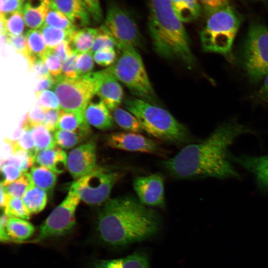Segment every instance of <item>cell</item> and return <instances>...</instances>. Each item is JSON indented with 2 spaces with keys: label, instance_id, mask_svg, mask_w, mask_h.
<instances>
[{
  "label": "cell",
  "instance_id": "obj_46",
  "mask_svg": "<svg viewBox=\"0 0 268 268\" xmlns=\"http://www.w3.org/2000/svg\"><path fill=\"white\" fill-rule=\"evenodd\" d=\"M201 9L207 17L215 12L230 4L231 0H199Z\"/></svg>",
  "mask_w": 268,
  "mask_h": 268
},
{
  "label": "cell",
  "instance_id": "obj_51",
  "mask_svg": "<svg viewBox=\"0 0 268 268\" xmlns=\"http://www.w3.org/2000/svg\"><path fill=\"white\" fill-rule=\"evenodd\" d=\"M26 0H0V14L22 11Z\"/></svg>",
  "mask_w": 268,
  "mask_h": 268
},
{
  "label": "cell",
  "instance_id": "obj_53",
  "mask_svg": "<svg viewBox=\"0 0 268 268\" xmlns=\"http://www.w3.org/2000/svg\"><path fill=\"white\" fill-rule=\"evenodd\" d=\"M54 52L63 63L72 55L74 52L71 49L69 42L67 40H65L58 44L53 49Z\"/></svg>",
  "mask_w": 268,
  "mask_h": 268
},
{
  "label": "cell",
  "instance_id": "obj_58",
  "mask_svg": "<svg viewBox=\"0 0 268 268\" xmlns=\"http://www.w3.org/2000/svg\"><path fill=\"white\" fill-rule=\"evenodd\" d=\"M265 99L268 100V95L267 96V97H266V98Z\"/></svg>",
  "mask_w": 268,
  "mask_h": 268
},
{
  "label": "cell",
  "instance_id": "obj_28",
  "mask_svg": "<svg viewBox=\"0 0 268 268\" xmlns=\"http://www.w3.org/2000/svg\"><path fill=\"white\" fill-rule=\"evenodd\" d=\"M30 212L36 214L45 207L47 202L46 192L32 183L22 198Z\"/></svg>",
  "mask_w": 268,
  "mask_h": 268
},
{
  "label": "cell",
  "instance_id": "obj_55",
  "mask_svg": "<svg viewBox=\"0 0 268 268\" xmlns=\"http://www.w3.org/2000/svg\"><path fill=\"white\" fill-rule=\"evenodd\" d=\"M9 217V216L4 212L2 214L0 217V240L3 242L10 241L6 230V225Z\"/></svg>",
  "mask_w": 268,
  "mask_h": 268
},
{
  "label": "cell",
  "instance_id": "obj_8",
  "mask_svg": "<svg viewBox=\"0 0 268 268\" xmlns=\"http://www.w3.org/2000/svg\"><path fill=\"white\" fill-rule=\"evenodd\" d=\"M55 77L52 89L59 99L60 109L85 117V109L96 94L94 82L87 75L75 79L61 74Z\"/></svg>",
  "mask_w": 268,
  "mask_h": 268
},
{
  "label": "cell",
  "instance_id": "obj_3",
  "mask_svg": "<svg viewBox=\"0 0 268 268\" xmlns=\"http://www.w3.org/2000/svg\"><path fill=\"white\" fill-rule=\"evenodd\" d=\"M148 7L147 26L155 51L164 58L194 67L189 37L170 0H148Z\"/></svg>",
  "mask_w": 268,
  "mask_h": 268
},
{
  "label": "cell",
  "instance_id": "obj_6",
  "mask_svg": "<svg viewBox=\"0 0 268 268\" xmlns=\"http://www.w3.org/2000/svg\"><path fill=\"white\" fill-rule=\"evenodd\" d=\"M120 55L108 70L125 85L134 95L153 103L156 95L151 85L141 57L133 46L119 50Z\"/></svg>",
  "mask_w": 268,
  "mask_h": 268
},
{
  "label": "cell",
  "instance_id": "obj_57",
  "mask_svg": "<svg viewBox=\"0 0 268 268\" xmlns=\"http://www.w3.org/2000/svg\"><path fill=\"white\" fill-rule=\"evenodd\" d=\"M259 95L263 99H265L268 95V74L264 78L263 85L258 91Z\"/></svg>",
  "mask_w": 268,
  "mask_h": 268
},
{
  "label": "cell",
  "instance_id": "obj_27",
  "mask_svg": "<svg viewBox=\"0 0 268 268\" xmlns=\"http://www.w3.org/2000/svg\"><path fill=\"white\" fill-rule=\"evenodd\" d=\"M34 185L51 192L54 189L57 181V174L49 168L41 165L33 166L29 172Z\"/></svg>",
  "mask_w": 268,
  "mask_h": 268
},
{
  "label": "cell",
  "instance_id": "obj_34",
  "mask_svg": "<svg viewBox=\"0 0 268 268\" xmlns=\"http://www.w3.org/2000/svg\"><path fill=\"white\" fill-rule=\"evenodd\" d=\"M31 131L38 152L56 145L51 132L43 125L31 128Z\"/></svg>",
  "mask_w": 268,
  "mask_h": 268
},
{
  "label": "cell",
  "instance_id": "obj_15",
  "mask_svg": "<svg viewBox=\"0 0 268 268\" xmlns=\"http://www.w3.org/2000/svg\"><path fill=\"white\" fill-rule=\"evenodd\" d=\"M107 144L114 148L129 151L155 153L159 150L153 140L137 133H115L107 136Z\"/></svg>",
  "mask_w": 268,
  "mask_h": 268
},
{
  "label": "cell",
  "instance_id": "obj_56",
  "mask_svg": "<svg viewBox=\"0 0 268 268\" xmlns=\"http://www.w3.org/2000/svg\"><path fill=\"white\" fill-rule=\"evenodd\" d=\"M12 197L4 190L3 186L0 185V207L4 209L9 203Z\"/></svg>",
  "mask_w": 268,
  "mask_h": 268
},
{
  "label": "cell",
  "instance_id": "obj_30",
  "mask_svg": "<svg viewBox=\"0 0 268 268\" xmlns=\"http://www.w3.org/2000/svg\"><path fill=\"white\" fill-rule=\"evenodd\" d=\"M44 24L65 30L77 29L64 13L53 5L52 0L46 15Z\"/></svg>",
  "mask_w": 268,
  "mask_h": 268
},
{
  "label": "cell",
  "instance_id": "obj_35",
  "mask_svg": "<svg viewBox=\"0 0 268 268\" xmlns=\"http://www.w3.org/2000/svg\"><path fill=\"white\" fill-rule=\"evenodd\" d=\"M32 183L29 173L26 172L10 184L6 186H2L11 197L22 199Z\"/></svg>",
  "mask_w": 268,
  "mask_h": 268
},
{
  "label": "cell",
  "instance_id": "obj_13",
  "mask_svg": "<svg viewBox=\"0 0 268 268\" xmlns=\"http://www.w3.org/2000/svg\"><path fill=\"white\" fill-rule=\"evenodd\" d=\"M133 186L141 203L148 207H162L165 204L164 181L159 174L136 177Z\"/></svg>",
  "mask_w": 268,
  "mask_h": 268
},
{
  "label": "cell",
  "instance_id": "obj_1",
  "mask_svg": "<svg viewBox=\"0 0 268 268\" xmlns=\"http://www.w3.org/2000/svg\"><path fill=\"white\" fill-rule=\"evenodd\" d=\"M246 134L255 132L235 119L223 122L205 139L186 146L163 165L179 178L239 179L241 176L229 158V149L239 136Z\"/></svg>",
  "mask_w": 268,
  "mask_h": 268
},
{
  "label": "cell",
  "instance_id": "obj_25",
  "mask_svg": "<svg viewBox=\"0 0 268 268\" xmlns=\"http://www.w3.org/2000/svg\"><path fill=\"white\" fill-rule=\"evenodd\" d=\"M97 32L98 28L87 27L74 31L69 40L73 51L79 54L90 51Z\"/></svg>",
  "mask_w": 268,
  "mask_h": 268
},
{
  "label": "cell",
  "instance_id": "obj_54",
  "mask_svg": "<svg viewBox=\"0 0 268 268\" xmlns=\"http://www.w3.org/2000/svg\"><path fill=\"white\" fill-rule=\"evenodd\" d=\"M55 81V76L50 75L49 76L39 79L35 88L34 93L37 94L45 90L52 88Z\"/></svg>",
  "mask_w": 268,
  "mask_h": 268
},
{
  "label": "cell",
  "instance_id": "obj_40",
  "mask_svg": "<svg viewBox=\"0 0 268 268\" xmlns=\"http://www.w3.org/2000/svg\"><path fill=\"white\" fill-rule=\"evenodd\" d=\"M39 106L46 109H60V104L57 95L50 90H45L35 94Z\"/></svg>",
  "mask_w": 268,
  "mask_h": 268
},
{
  "label": "cell",
  "instance_id": "obj_16",
  "mask_svg": "<svg viewBox=\"0 0 268 268\" xmlns=\"http://www.w3.org/2000/svg\"><path fill=\"white\" fill-rule=\"evenodd\" d=\"M236 163L251 173L261 191L268 193V154L255 156L242 154L237 157Z\"/></svg>",
  "mask_w": 268,
  "mask_h": 268
},
{
  "label": "cell",
  "instance_id": "obj_2",
  "mask_svg": "<svg viewBox=\"0 0 268 268\" xmlns=\"http://www.w3.org/2000/svg\"><path fill=\"white\" fill-rule=\"evenodd\" d=\"M159 226L154 210L129 197L109 199L100 210L97 221L99 238L113 247L147 239L157 233Z\"/></svg>",
  "mask_w": 268,
  "mask_h": 268
},
{
  "label": "cell",
  "instance_id": "obj_50",
  "mask_svg": "<svg viewBox=\"0 0 268 268\" xmlns=\"http://www.w3.org/2000/svg\"><path fill=\"white\" fill-rule=\"evenodd\" d=\"M79 54L73 52L71 56L62 63V71L64 75L70 78H77L76 64Z\"/></svg>",
  "mask_w": 268,
  "mask_h": 268
},
{
  "label": "cell",
  "instance_id": "obj_33",
  "mask_svg": "<svg viewBox=\"0 0 268 268\" xmlns=\"http://www.w3.org/2000/svg\"><path fill=\"white\" fill-rule=\"evenodd\" d=\"M25 36L31 55L42 59L48 48L40 30L29 29Z\"/></svg>",
  "mask_w": 268,
  "mask_h": 268
},
{
  "label": "cell",
  "instance_id": "obj_42",
  "mask_svg": "<svg viewBox=\"0 0 268 268\" xmlns=\"http://www.w3.org/2000/svg\"><path fill=\"white\" fill-rule=\"evenodd\" d=\"M47 109L38 104L32 106L27 113V120L22 128L31 129L35 126L42 125Z\"/></svg>",
  "mask_w": 268,
  "mask_h": 268
},
{
  "label": "cell",
  "instance_id": "obj_32",
  "mask_svg": "<svg viewBox=\"0 0 268 268\" xmlns=\"http://www.w3.org/2000/svg\"><path fill=\"white\" fill-rule=\"evenodd\" d=\"M56 145L63 149H70L81 143L87 137L78 132L57 130L53 134Z\"/></svg>",
  "mask_w": 268,
  "mask_h": 268
},
{
  "label": "cell",
  "instance_id": "obj_7",
  "mask_svg": "<svg viewBox=\"0 0 268 268\" xmlns=\"http://www.w3.org/2000/svg\"><path fill=\"white\" fill-rule=\"evenodd\" d=\"M242 67L249 80L260 82L268 74V28L251 24L243 42L241 53Z\"/></svg>",
  "mask_w": 268,
  "mask_h": 268
},
{
  "label": "cell",
  "instance_id": "obj_37",
  "mask_svg": "<svg viewBox=\"0 0 268 268\" xmlns=\"http://www.w3.org/2000/svg\"><path fill=\"white\" fill-rule=\"evenodd\" d=\"M3 212L9 217L29 219L31 213L22 199L11 198L9 203L3 209Z\"/></svg>",
  "mask_w": 268,
  "mask_h": 268
},
{
  "label": "cell",
  "instance_id": "obj_10",
  "mask_svg": "<svg viewBox=\"0 0 268 268\" xmlns=\"http://www.w3.org/2000/svg\"><path fill=\"white\" fill-rule=\"evenodd\" d=\"M80 200L78 195L69 189L63 201L41 224L33 241L40 242L48 238L64 236L70 232L75 225V211Z\"/></svg>",
  "mask_w": 268,
  "mask_h": 268
},
{
  "label": "cell",
  "instance_id": "obj_45",
  "mask_svg": "<svg viewBox=\"0 0 268 268\" xmlns=\"http://www.w3.org/2000/svg\"><path fill=\"white\" fill-rule=\"evenodd\" d=\"M1 166L3 180L0 184L3 186H6L12 183L23 174L18 167L12 164L6 163Z\"/></svg>",
  "mask_w": 268,
  "mask_h": 268
},
{
  "label": "cell",
  "instance_id": "obj_4",
  "mask_svg": "<svg viewBox=\"0 0 268 268\" xmlns=\"http://www.w3.org/2000/svg\"><path fill=\"white\" fill-rule=\"evenodd\" d=\"M139 98L125 100V107L140 123L143 131L158 139L174 143L188 138L186 128L168 111Z\"/></svg>",
  "mask_w": 268,
  "mask_h": 268
},
{
  "label": "cell",
  "instance_id": "obj_12",
  "mask_svg": "<svg viewBox=\"0 0 268 268\" xmlns=\"http://www.w3.org/2000/svg\"><path fill=\"white\" fill-rule=\"evenodd\" d=\"M87 75L95 84V95L99 97L109 109L113 111L118 108L123 99V88L108 68Z\"/></svg>",
  "mask_w": 268,
  "mask_h": 268
},
{
  "label": "cell",
  "instance_id": "obj_44",
  "mask_svg": "<svg viewBox=\"0 0 268 268\" xmlns=\"http://www.w3.org/2000/svg\"><path fill=\"white\" fill-rule=\"evenodd\" d=\"M17 142L20 149L26 150L36 157L38 152L35 147L31 129L22 128Z\"/></svg>",
  "mask_w": 268,
  "mask_h": 268
},
{
  "label": "cell",
  "instance_id": "obj_11",
  "mask_svg": "<svg viewBox=\"0 0 268 268\" xmlns=\"http://www.w3.org/2000/svg\"><path fill=\"white\" fill-rule=\"evenodd\" d=\"M101 26L113 39L118 50L126 46L141 45V36L134 19L118 5L109 6Z\"/></svg>",
  "mask_w": 268,
  "mask_h": 268
},
{
  "label": "cell",
  "instance_id": "obj_47",
  "mask_svg": "<svg viewBox=\"0 0 268 268\" xmlns=\"http://www.w3.org/2000/svg\"><path fill=\"white\" fill-rule=\"evenodd\" d=\"M93 59L95 63L103 67L113 65L116 60L115 48L105 49L94 54Z\"/></svg>",
  "mask_w": 268,
  "mask_h": 268
},
{
  "label": "cell",
  "instance_id": "obj_36",
  "mask_svg": "<svg viewBox=\"0 0 268 268\" xmlns=\"http://www.w3.org/2000/svg\"><path fill=\"white\" fill-rule=\"evenodd\" d=\"M35 161V156L28 151L19 149L8 160L3 163H11L18 167L24 173L31 168Z\"/></svg>",
  "mask_w": 268,
  "mask_h": 268
},
{
  "label": "cell",
  "instance_id": "obj_9",
  "mask_svg": "<svg viewBox=\"0 0 268 268\" xmlns=\"http://www.w3.org/2000/svg\"><path fill=\"white\" fill-rule=\"evenodd\" d=\"M119 173L103 167H96L93 170L76 180L69 189L75 191L86 203L96 205L105 203L111 190L119 180Z\"/></svg>",
  "mask_w": 268,
  "mask_h": 268
},
{
  "label": "cell",
  "instance_id": "obj_21",
  "mask_svg": "<svg viewBox=\"0 0 268 268\" xmlns=\"http://www.w3.org/2000/svg\"><path fill=\"white\" fill-rule=\"evenodd\" d=\"M93 268H150L146 255L136 252L123 258L98 260Z\"/></svg>",
  "mask_w": 268,
  "mask_h": 268
},
{
  "label": "cell",
  "instance_id": "obj_41",
  "mask_svg": "<svg viewBox=\"0 0 268 268\" xmlns=\"http://www.w3.org/2000/svg\"><path fill=\"white\" fill-rule=\"evenodd\" d=\"M90 52L79 54L77 60L76 70L77 78L88 75L94 68V59Z\"/></svg>",
  "mask_w": 268,
  "mask_h": 268
},
{
  "label": "cell",
  "instance_id": "obj_43",
  "mask_svg": "<svg viewBox=\"0 0 268 268\" xmlns=\"http://www.w3.org/2000/svg\"><path fill=\"white\" fill-rule=\"evenodd\" d=\"M42 60L47 66L50 73L53 76H57L61 74L62 72V62L58 56L54 52L53 49L48 50L42 58Z\"/></svg>",
  "mask_w": 268,
  "mask_h": 268
},
{
  "label": "cell",
  "instance_id": "obj_19",
  "mask_svg": "<svg viewBox=\"0 0 268 268\" xmlns=\"http://www.w3.org/2000/svg\"><path fill=\"white\" fill-rule=\"evenodd\" d=\"M85 117L89 125L99 130H107L114 125L109 109L100 99L96 101L90 100L85 109Z\"/></svg>",
  "mask_w": 268,
  "mask_h": 268
},
{
  "label": "cell",
  "instance_id": "obj_18",
  "mask_svg": "<svg viewBox=\"0 0 268 268\" xmlns=\"http://www.w3.org/2000/svg\"><path fill=\"white\" fill-rule=\"evenodd\" d=\"M51 0H26L22 13L26 26L38 29L45 24V17Z\"/></svg>",
  "mask_w": 268,
  "mask_h": 268
},
{
  "label": "cell",
  "instance_id": "obj_29",
  "mask_svg": "<svg viewBox=\"0 0 268 268\" xmlns=\"http://www.w3.org/2000/svg\"><path fill=\"white\" fill-rule=\"evenodd\" d=\"M113 111V119L116 124L123 129L130 132L137 133L143 131L139 121L128 110L118 107Z\"/></svg>",
  "mask_w": 268,
  "mask_h": 268
},
{
  "label": "cell",
  "instance_id": "obj_20",
  "mask_svg": "<svg viewBox=\"0 0 268 268\" xmlns=\"http://www.w3.org/2000/svg\"><path fill=\"white\" fill-rule=\"evenodd\" d=\"M67 156L66 152L57 145L39 151L35 162L39 165L45 166L56 174H61L67 169Z\"/></svg>",
  "mask_w": 268,
  "mask_h": 268
},
{
  "label": "cell",
  "instance_id": "obj_23",
  "mask_svg": "<svg viewBox=\"0 0 268 268\" xmlns=\"http://www.w3.org/2000/svg\"><path fill=\"white\" fill-rule=\"evenodd\" d=\"M85 117L62 110L57 129L80 132L87 136L90 133Z\"/></svg>",
  "mask_w": 268,
  "mask_h": 268
},
{
  "label": "cell",
  "instance_id": "obj_14",
  "mask_svg": "<svg viewBox=\"0 0 268 268\" xmlns=\"http://www.w3.org/2000/svg\"><path fill=\"white\" fill-rule=\"evenodd\" d=\"M96 145L93 141L80 144L72 149L67 158V169L77 180L86 175L96 167Z\"/></svg>",
  "mask_w": 268,
  "mask_h": 268
},
{
  "label": "cell",
  "instance_id": "obj_59",
  "mask_svg": "<svg viewBox=\"0 0 268 268\" xmlns=\"http://www.w3.org/2000/svg\"></svg>",
  "mask_w": 268,
  "mask_h": 268
},
{
  "label": "cell",
  "instance_id": "obj_5",
  "mask_svg": "<svg viewBox=\"0 0 268 268\" xmlns=\"http://www.w3.org/2000/svg\"><path fill=\"white\" fill-rule=\"evenodd\" d=\"M207 18L200 34L203 51L220 54L233 62V43L242 22L241 16L229 5Z\"/></svg>",
  "mask_w": 268,
  "mask_h": 268
},
{
  "label": "cell",
  "instance_id": "obj_52",
  "mask_svg": "<svg viewBox=\"0 0 268 268\" xmlns=\"http://www.w3.org/2000/svg\"><path fill=\"white\" fill-rule=\"evenodd\" d=\"M62 109H48L43 124L50 131L55 132L57 129V124L61 113Z\"/></svg>",
  "mask_w": 268,
  "mask_h": 268
},
{
  "label": "cell",
  "instance_id": "obj_26",
  "mask_svg": "<svg viewBox=\"0 0 268 268\" xmlns=\"http://www.w3.org/2000/svg\"><path fill=\"white\" fill-rule=\"evenodd\" d=\"M22 11L0 14V32L3 36H16L23 34L25 28Z\"/></svg>",
  "mask_w": 268,
  "mask_h": 268
},
{
  "label": "cell",
  "instance_id": "obj_48",
  "mask_svg": "<svg viewBox=\"0 0 268 268\" xmlns=\"http://www.w3.org/2000/svg\"><path fill=\"white\" fill-rule=\"evenodd\" d=\"M89 12L92 19L97 23L103 20V12L99 0H78Z\"/></svg>",
  "mask_w": 268,
  "mask_h": 268
},
{
  "label": "cell",
  "instance_id": "obj_22",
  "mask_svg": "<svg viewBox=\"0 0 268 268\" xmlns=\"http://www.w3.org/2000/svg\"><path fill=\"white\" fill-rule=\"evenodd\" d=\"M6 230L10 241L22 242L29 239L34 233V226L26 219L9 217Z\"/></svg>",
  "mask_w": 268,
  "mask_h": 268
},
{
  "label": "cell",
  "instance_id": "obj_31",
  "mask_svg": "<svg viewBox=\"0 0 268 268\" xmlns=\"http://www.w3.org/2000/svg\"><path fill=\"white\" fill-rule=\"evenodd\" d=\"M76 30H62L45 24L40 28V31L47 47L51 49H53L58 44L65 40L69 41L73 33Z\"/></svg>",
  "mask_w": 268,
  "mask_h": 268
},
{
  "label": "cell",
  "instance_id": "obj_17",
  "mask_svg": "<svg viewBox=\"0 0 268 268\" xmlns=\"http://www.w3.org/2000/svg\"><path fill=\"white\" fill-rule=\"evenodd\" d=\"M53 5L76 26L87 27L92 18L78 0H52Z\"/></svg>",
  "mask_w": 268,
  "mask_h": 268
},
{
  "label": "cell",
  "instance_id": "obj_39",
  "mask_svg": "<svg viewBox=\"0 0 268 268\" xmlns=\"http://www.w3.org/2000/svg\"><path fill=\"white\" fill-rule=\"evenodd\" d=\"M5 41L12 46L15 52L24 57L28 60L32 55L29 51L25 35L21 34L16 36H3Z\"/></svg>",
  "mask_w": 268,
  "mask_h": 268
},
{
  "label": "cell",
  "instance_id": "obj_49",
  "mask_svg": "<svg viewBox=\"0 0 268 268\" xmlns=\"http://www.w3.org/2000/svg\"><path fill=\"white\" fill-rule=\"evenodd\" d=\"M28 69L39 79L45 78L50 75L45 63L41 58H36L28 63Z\"/></svg>",
  "mask_w": 268,
  "mask_h": 268
},
{
  "label": "cell",
  "instance_id": "obj_38",
  "mask_svg": "<svg viewBox=\"0 0 268 268\" xmlns=\"http://www.w3.org/2000/svg\"><path fill=\"white\" fill-rule=\"evenodd\" d=\"M116 43L111 36L101 26L98 28L97 34L95 38L90 52L93 54L105 49L115 48Z\"/></svg>",
  "mask_w": 268,
  "mask_h": 268
},
{
  "label": "cell",
  "instance_id": "obj_24",
  "mask_svg": "<svg viewBox=\"0 0 268 268\" xmlns=\"http://www.w3.org/2000/svg\"><path fill=\"white\" fill-rule=\"evenodd\" d=\"M179 19L183 23L194 21L200 17L202 9L199 0H170Z\"/></svg>",
  "mask_w": 268,
  "mask_h": 268
}]
</instances>
